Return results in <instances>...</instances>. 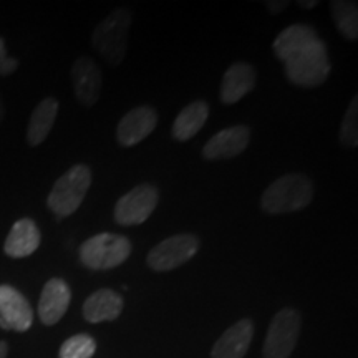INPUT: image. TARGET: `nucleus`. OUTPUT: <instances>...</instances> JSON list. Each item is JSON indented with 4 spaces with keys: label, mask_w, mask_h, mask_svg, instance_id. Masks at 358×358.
Masks as SVG:
<instances>
[{
    "label": "nucleus",
    "mask_w": 358,
    "mask_h": 358,
    "mask_svg": "<svg viewBox=\"0 0 358 358\" xmlns=\"http://www.w3.org/2000/svg\"><path fill=\"white\" fill-rule=\"evenodd\" d=\"M313 199V182L306 174L290 173L275 179L262 192L261 208L268 214L301 211Z\"/></svg>",
    "instance_id": "1"
},
{
    "label": "nucleus",
    "mask_w": 358,
    "mask_h": 358,
    "mask_svg": "<svg viewBox=\"0 0 358 358\" xmlns=\"http://www.w3.org/2000/svg\"><path fill=\"white\" fill-rule=\"evenodd\" d=\"M284 65L289 82L303 88L320 87L322 83H325L330 73L327 47L320 38L313 40L302 50L285 58Z\"/></svg>",
    "instance_id": "2"
},
{
    "label": "nucleus",
    "mask_w": 358,
    "mask_h": 358,
    "mask_svg": "<svg viewBox=\"0 0 358 358\" xmlns=\"http://www.w3.org/2000/svg\"><path fill=\"white\" fill-rule=\"evenodd\" d=\"M92 185V171L87 164H75L64 176L57 179L47 206L58 219L69 217L82 206Z\"/></svg>",
    "instance_id": "3"
},
{
    "label": "nucleus",
    "mask_w": 358,
    "mask_h": 358,
    "mask_svg": "<svg viewBox=\"0 0 358 358\" xmlns=\"http://www.w3.org/2000/svg\"><path fill=\"white\" fill-rule=\"evenodd\" d=\"M131 12L127 7H120L103 19L93 30V47L110 65H120L127 55V43Z\"/></svg>",
    "instance_id": "4"
},
{
    "label": "nucleus",
    "mask_w": 358,
    "mask_h": 358,
    "mask_svg": "<svg viewBox=\"0 0 358 358\" xmlns=\"http://www.w3.org/2000/svg\"><path fill=\"white\" fill-rule=\"evenodd\" d=\"M129 254H131V243L128 237L100 232L82 244L80 261L90 271H108L122 266Z\"/></svg>",
    "instance_id": "5"
},
{
    "label": "nucleus",
    "mask_w": 358,
    "mask_h": 358,
    "mask_svg": "<svg viewBox=\"0 0 358 358\" xmlns=\"http://www.w3.org/2000/svg\"><path fill=\"white\" fill-rule=\"evenodd\" d=\"M301 335V315L294 308H282L271 322L264 342V358H289Z\"/></svg>",
    "instance_id": "6"
},
{
    "label": "nucleus",
    "mask_w": 358,
    "mask_h": 358,
    "mask_svg": "<svg viewBox=\"0 0 358 358\" xmlns=\"http://www.w3.org/2000/svg\"><path fill=\"white\" fill-rule=\"evenodd\" d=\"M199 249L198 237L192 234H178L161 241L148 254L146 262L156 272L173 271L196 256Z\"/></svg>",
    "instance_id": "7"
},
{
    "label": "nucleus",
    "mask_w": 358,
    "mask_h": 358,
    "mask_svg": "<svg viewBox=\"0 0 358 358\" xmlns=\"http://www.w3.org/2000/svg\"><path fill=\"white\" fill-rule=\"evenodd\" d=\"M156 204H158V189L155 186H136L116 203L115 221L120 226H138L153 214Z\"/></svg>",
    "instance_id": "8"
},
{
    "label": "nucleus",
    "mask_w": 358,
    "mask_h": 358,
    "mask_svg": "<svg viewBox=\"0 0 358 358\" xmlns=\"http://www.w3.org/2000/svg\"><path fill=\"white\" fill-rule=\"evenodd\" d=\"M34 324V310L19 290L0 285V329L27 332Z\"/></svg>",
    "instance_id": "9"
},
{
    "label": "nucleus",
    "mask_w": 358,
    "mask_h": 358,
    "mask_svg": "<svg viewBox=\"0 0 358 358\" xmlns=\"http://www.w3.org/2000/svg\"><path fill=\"white\" fill-rule=\"evenodd\" d=\"M158 115L150 106H138L128 111L116 128V138L122 146H134L155 131Z\"/></svg>",
    "instance_id": "10"
},
{
    "label": "nucleus",
    "mask_w": 358,
    "mask_h": 358,
    "mask_svg": "<svg viewBox=\"0 0 358 358\" xmlns=\"http://www.w3.org/2000/svg\"><path fill=\"white\" fill-rule=\"evenodd\" d=\"M71 292L64 279H50L43 285L38 301V317L43 325H55L69 310Z\"/></svg>",
    "instance_id": "11"
},
{
    "label": "nucleus",
    "mask_w": 358,
    "mask_h": 358,
    "mask_svg": "<svg viewBox=\"0 0 358 358\" xmlns=\"http://www.w3.org/2000/svg\"><path fill=\"white\" fill-rule=\"evenodd\" d=\"M75 95L83 106H93L101 93V73L92 58L78 57L71 66Z\"/></svg>",
    "instance_id": "12"
},
{
    "label": "nucleus",
    "mask_w": 358,
    "mask_h": 358,
    "mask_svg": "<svg viewBox=\"0 0 358 358\" xmlns=\"http://www.w3.org/2000/svg\"><path fill=\"white\" fill-rule=\"evenodd\" d=\"M250 133L248 127H231L214 134L206 143L203 156L206 159H229L239 156L249 146Z\"/></svg>",
    "instance_id": "13"
},
{
    "label": "nucleus",
    "mask_w": 358,
    "mask_h": 358,
    "mask_svg": "<svg viewBox=\"0 0 358 358\" xmlns=\"http://www.w3.org/2000/svg\"><path fill=\"white\" fill-rule=\"evenodd\" d=\"M257 83V71L250 64L236 62L224 73L221 85V100L226 105L237 103L249 92H252Z\"/></svg>",
    "instance_id": "14"
},
{
    "label": "nucleus",
    "mask_w": 358,
    "mask_h": 358,
    "mask_svg": "<svg viewBox=\"0 0 358 358\" xmlns=\"http://www.w3.org/2000/svg\"><path fill=\"white\" fill-rule=\"evenodd\" d=\"M40 241H42V236H40L37 224L29 217L19 219L8 232L6 244H3V252L12 259L29 257L38 249Z\"/></svg>",
    "instance_id": "15"
},
{
    "label": "nucleus",
    "mask_w": 358,
    "mask_h": 358,
    "mask_svg": "<svg viewBox=\"0 0 358 358\" xmlns=\"http://www.w3.org/2000/svg\"><path fill=\"white\" fill-rule=\"evenodd\" d=\"M254 335L252 322L239 320L221 335L214 343L211 358H244Z\"/></svg>",
    "instance_id": "16"
},
{
    "label": "nucleus",
    "mask_w": 358,
    "mask_h": 358,
    "mask_svg": "<svg viewBox=\"0 0 358 358\" xmlns=\"http://www.w3.org/2000/svg\"><path fill=\"white\" fill-rule=\"evenodd\" d=\"M122 310V295L110 289L96 290L83 303L85 320L92 322V324H100V322H110L118 319Z\"/></svg>",
    "instance_id": "17"
},
{
    "label": "nucleus",
    "mask_w": 358,
    "mask_h": 358,
    "mask_svg": "<svg viewBox=\"0 0 358 358\" xmlns=\"http://www.w3.org/2000/svg\"><path fill=\"white\" fill-rule=\"evenodd\" d=\"M209 116V106L203 100L192 101L185 110L179 111L173 124V136L178 141H187L196 136L204 127Z\"/></svg>",
    "instance_id": "18"
},
{
    "label": "nucleus",
    "mask_w": 358,
    "mask_h": 358,
    "mask_svg": "<svg viewBox=\"0 0 358 358\" xmlns=\"http://www.w3.org/2000/svg\"><path fill=\"white\" fill-rule=\"evenodd\" d=\"M58 115V101L55 98H45L34 110L27 128V141L30 146H38L47 140Z\"/></svg>",
    "instance_id": "19"
},
{
    "label": "nucleus",
    "mask_w": 358,
    "mask_h": 358,
    "mask_svg": "<svg viewBox=\"0 0 358 358\" xmlns=\"http://www.w3.org/2000/svg\"><path fill=\"white\" fill-rule=\"evenodd\" d=\"M317 38H319V35L315 34V30L310 25L294 24L277 35L272 47H274L275 55L284 62L285 58L294 55L295 52L302 50L303 47H307L308 43H312Z\"/></svg>",
    "instance_id": "20"
},
{
    "label": "nucleus",
    "mask_w": 358,
    "mask_h": 358,
    "mask_svg": "<svg viewBox=\"0 0 358 358\" xmlns=\"http://www.w3.org/2000/svg\"><path fill=\"white\" fill-rule=\"evenodd\" d=\"M335 25L340 34L348 40L358 38V8L357 2H343V0H334L330 2Z\"/></svg>",
    "instance_id": "21"
},
{
    "label": "nucleus",
    "mask_w": 358,
    "mask_h": 358,
    "mask_svg": "<svg viewBox=\"0 0 358 358\" xmlns=\"http://www.w3.org/2000/svg\"><path fill=\"white\" fill-rule=\"evenodd\" d=\"M96 352V342L87 334H78L66 338L60 347L58 358H92Z\"/></svg>",
    "instance_id": "22"
},
{
    "label": "nucleus",
    "mask_w": 358,
    "mask_h": 358,
    "mask_svg": "<svg viewBox=\"0 0 358 358\" xmlns=\"http://www.w3.org/2000/svg\"><path fill=\"white\" fill-rule=\"evenodd\" d=\"M340 141L343 146L355 148L358 145V101L357 96L352 98L345 116H343L342 128H340Z\"/></svg>",
    "instance_id": "23"
},
{
    "label": "nucleus",
    "mask_w": 358,
    "mask_h": 358,
    "mask_svg": "<svg viewBox=\"0 0 358 358\" xmlns=\"http://www.w3.org/2000/svg\"><path fill=\"white\" fill-rule=\"evenodd\" d=\"M19 66V60L17 58H12L7 55L6 48V40L0 38V77H7V75H12L13 71Z\"/></svg>",
    "instance_id": "24"
},
{
    "label": "nucleus",
    "mask_w": 358,
    "mask_h": 358,
    "mask_svg": "<svg viewBox=\"0 0 358 358\" xmlns=\"http://www.w3.org/2000/svg\"><path fill=\"white\" fill-rule=\"evenodd\" d=\"M267 6H268V10H271V12H282V10H285V8H287L289 2H267Z\"/></svg>",
    "instance_id": "25"
},
{
    "label": "nucleus",
    "mask_w": 358,
    "mask_h": 358,
    "mask_svg": "<svg viewBox=\"0 0 358 358\" xmlns=\"http://www.w3.org/2000/svg\"><path fill=\"white\" fill-rule=\"evenodd\" d=\"M7 353H8V345L6 342L0 340V358H7Z\"/></svg>",
    "instance_id": "26"
},
{
    "label": "nucleus",
    "mask_w": 358,
    "mask_h": 358,
    "mask_svg": "<svg viewBox=\"0 0 358 358\" xmlns=\"http://www.w3.org/2000/svg\"><path fill=\"white\" fill-rule=\"evenodd\" d=\"M299 6L303 7V8H313L317 6V2H315V0H313V2H299Z\"/></svg>",
    "instance_id": "27"
},
{
    "label": "nucleus",
    "mask_w": 358,
    "mask_h": 358,
    "mask_svg": "<svg viewBox=\"0 0 358 358\" xmlns=\"http://www.w3.org/2000/svg\"><path fill=\"white\" fill-rule=\"evenodd\" d=\"M3 116H6V106H3L2 98H0V123L3 122Z\"/></svg>",
    "instance_id": "28"
}]
</instances>
